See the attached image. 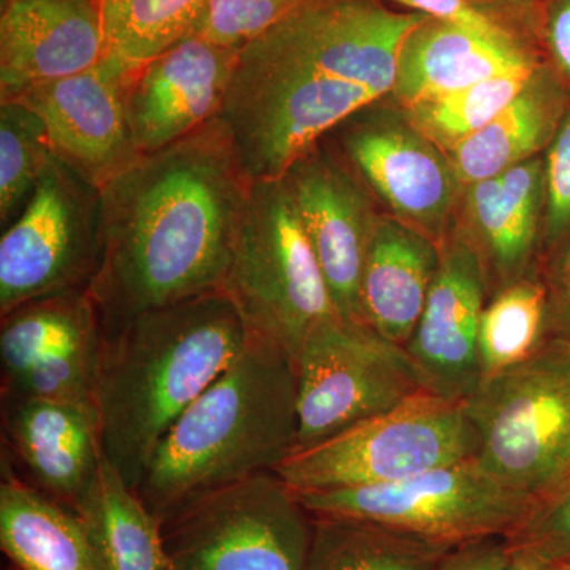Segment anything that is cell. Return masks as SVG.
I'll use <instances>...</instances> for the list:
<instances>
[{"instance_id": "12", "label": "cell", "mask_w": 570, "mask_h": 570, "mask_svg": "<svg viewBox=\"0 0 570 570\" xmlns=\"http://www.w3.org/2000/svg\"><path fill=\"white\" fill-rule=\"evenodd\" d=\"M344 159L395 213L441 245L452 230L460 183L449 154L400 116L363 108L341 122Z\"/></svg>"}, {"instance_id": "23", "label": "cell", "mask_w": 570, "mask_h": 570, "mask_svg": "<svg viewBox=\"0 0 570 570\" xmlns=\"http://www.w3.org/2000/svg\"><path fill=\"white\" fill-rule=\"evenodd\" d=\"M568 105L566 92L553 77L535 70L497 118L449 153L463 187L538 156L557 135Z\"/></svg>"}, {"instance_id": "24", "label": "cell", "mask_w": 570, "mask_h": 570, "mask_svg": "<svg viewBox=\"0 0 570 570\" xmlns=\"http://www.w3.org/2000/svg\"><path fill=\"white\" fill-rule=\"evenodd\" d=\"M75 512L102 570H171L159 520L107 456Z\"/></svg>"}, {"instance_id": "35", "label": "cell", "mask_w": 570, "mask_h": 570, "mask_svg": "<svg viewBox=\"0 0 570 570\" xmlns=\"http://www.w3.org/2000/svg\"><path fill=\"white\" fill-rule=\"evenodd\" d=\"M400 6L407 7L426 14L433 20L449 22L471 31L487 33V36H504L498 24H494L489 17L472 7L468 0H393Z\"/></svg>"}, {"instance_id": "7", "label": "cell", "mask_w": 570, "mask_h": 570, "mask_svg": "<svg viewBox=\"0 0 570 570\" xmlns=\"http://www.w3.org/2000/svg\"><path fill=\"white\" fill-rule=\"evenodd\" d=\"M479 439L464 403L423 392L311 448L275 469L296 494L385 485L431 469L474 460Z\"/></svg>"}, {"instance_id": "4", "label": "cell", "mask_w": 570, "mask_h": 570, "mask_svg": "<svg viewBox=\"0 0 570 570\" xmlns=\"http://www.w3.org/2000/svg\"><path fill=\"white\" fill-rule=\"evenodd\" d=\"M296 433L294 356L247 333L235 362L165 434L135 491L160 523L190 499L275 472L294 452Z\"/></svg>"}, {"instance_id": "28", "label": "cell", "mask_w": 570, "mask_h": 570, "mask_svg": "<svg viewBox=\"0 0 570 570\" xmlns=\"http://www.w3.org/2000/svg\"><path fill=\"white\" fill-rule=\"evenodd\" d=\"M538 69L499 75L468 88L420 100L401 110L420 134L449 154L497 118Z\"/></svg>"}, {"instance_id": "9", "label": "cell", "mask_w": 570, "mask_h": 570, "mask_svg": "<svg viewBox=\"0 0 570 570\" xmlns=\"http://www.w3.org/2000/svg\"><path fill=\"white\" fill-rule=\"evenodd\" d=\"M298 433L294 450L387 414L425 392L406 347L363 322L330 314L295 355Z\"/></svg>"}, {"instance_id": "2", "label": "cell", "mask_w": 570, "mask_h": 570, "mask_svg": "<svg viewBox=\"0 0 570 570\" xmlns=\"http://www.w3.org/2000/svg\"><path fill=\"white\" fill-rule=\"evenodd\" d=\"M426 14L373 0H311L243 48L219 118L253 181L283 178L341 122L392 94Z\"/></svg>"}, {"instance_id": "37", "label": "cell", "mask_w": 570, "mask_h": 570, "mask_svg": "<svg viewBox=\"0 0 570 570\" xmlns=\"http://www.w3.org/2000/svg\"><path fill=\"white\" fill-rule=\"evenodd\" d=\"M551 336L570 341V243L546 265Z\"/></svg>"}, {"instance_id": "18", "label": "cell", "mask_w": 570, "mask_h": 570, "mask_svg": "<svg viewBox=\"0 0 570 570\" xmlns=\"http://www.w3.org/2000/svg\"><path fill=\"white\" fill-rule=\"evenodd\" d=\"M3 409V436L31 485L75 512L105 455L96 404L7 397Z\"/></svg>"}, {"instance_id": "26", "label": "cell", "mask_w": 570, "mask_h": 570, "mask_svg": "<svg viewBox=\"0 0 570 570\" xmlns=\"http://www.w3.org/2000/svg\"><path fill=\"white\" fill-rule=\"evenodd\" d=\"M104 333L88 292L43 296L2 316L0 360L3 382L21 376L45 355Z\"/></svg>"}, {"instance_id": "34", "label": "cell", "mask_w": 570, "mask_h": 570, "mask_svg": "<svg viewBox=\"0 0 570 570\" xmlns=\"http://www.w3.org/2000/svg\"><path fill=\"white\" fill-rule=\"evenodd\" d=\"M570 243V100L546 159V216L542 246L547 262Z\"/></svg>"}, {"instance_id": "16", "label": "cell", "mask_w": 570, "mask_h": 570, "mask_svg": "<svg viewBox=\"0 0 570 570\" xmlns=\"http://www.w3.org/2000/svg\"><path fill=\"white\" fill-rule=\"evenodd\" d=\"M238 55L187 36L135 69L126 107L141 156L183 140L220 115Z\"/></svg>"}, {"instance_id": "19", "label": "cell", "mask_w": 570, "mask_h": 570, "mask_svg": "<svg viewBox=\"0 0 570 570\" xmlns=\"http://www.w3.org/2000/svg\"><path fill=\"white\" fill-rule=\"evenodd\" d=\"M466 189L469 228L460 232L482 261L491 296L538 272L546 160L532 157Z\"/></svg>"}, {"instance_id": "25", "label": "cell", "mask_w": 570, "mask_h": 570, "mask_svg": "<svg viewBox=\"0 0 570 570\" xmlns=\"http://www.w3.org/2000/svg\"><path fill=\"white\" fill-rule=\"evenodd\" d=\"M452 549L374 521L314 515L305 570H436Z\"/></svg>"}, {"instance_id": "31", "label": "cell", "mask_w": 570, "mask_h": 570, "mask_svg": "<svg viewBox=\"0 0 570 570\" xmlns=\"http://www.w3.org/2000/svg\"><path fill=\"white\" fill-rule=\"evenodd\" d=\"M102 341L100 333L45 355L21 376L3 382V396L94 403Z\"/></svg>"}, {"instance_id": "36", "label": "cell", "mask_w": 570, "mask_h": 570, "mask_svg": "<svg viewBox=\"0 0 570 570\" xmlns=\"http://www.w3.org/2000/svg\"><path fill=\"white\" fill-rule=\"evenodd\" d=\"M510 557L505 538L460 543L442 558L436 570H504Z\"/></svg>"}, {"instance_id": "38", "label": "cell", "mask_w": 570, "mask_h": 570, "mask_svg": "<svg viewBox=\"0 0 570 570\" xmlns=\"http://www.w3.org/2000/svg\"><path fill=\"white\" fill-rule=\"evenodd\" d=\"M549 40L558 66L570 77V0H558L551 10Z\"/></svg>"}, {"instance_id": "17", "label": "cell", "mask_w": 570, "mask_h": 570, "mask_svg": "<svg viewBox=\"0 0 570 570\" xmlns=\"http://www.w3.org/2000/svg\"><path fill=\"white\" fill-rule=\"evenodd\" d=\"M108 52L100 0H6L0 100L91 69Z\"/></svg>"}, {"instance_id": "41", "label": "cell", "mask_w": 570, "mask_h": 570, "mask_svg": "<svg viewBox=\"0 0 570 570\" xmlns=\"http://www.w3.org/2000/svg\"><path fill=\"white\" fill-rule=\"evenodd\" d=\"M2 2H6V0H2Z\"/></svg>"}, {"instance_id": "6", "label": "cell", "mask_w": 570, "mask_h": 570, "mask_svg": "<svg viewBox=\"0 0 570 570\" xmlns=\"http://www.w3.org/2000/svg\"><path fill=\"white\" fill-rule=\"evenodd\" d=\"M220 292L249 335L275 341L294 362L307 330L336 314L284 176L253 181Z\"/></svg>"}, {"instance_id": "14", "label": "cell", "mask_w": 570, "mask_h": 570, "mask_svg": "<svg viewBox=\"0 0 570 570\" xmlns=\"http://www.w3.org/2000/svg\"><path fill=\"white\" fill-rule=\"evenodd\" d=\"M337 316L362 322L360 281L379 219L346 159L322 140L285 171Z\"/></svg>"}, {"instance_id": "1", "label": "cell", "mask_w": 570, "mask_h": 570, "mask_svg": "<svg viewBox=\"0 0 570 570\" xmlns=\"http://www.w3.org/2000/svg\"><path fill=\"white\" fill-rule=\"evenodd\" d=\"M250 186L219 116L104 186L102 262L88 291L104 333L223 291Z\"/></svg>"}, {"instance_id": "33", "label": "cell", "mask_w": 570, "mask_h": 570, "mask_svg": "<svg viewBox=\"0 0 570 570\" xmlns=\"http://www.w3.org/2000/svg\"><path fill=\"white\" fill-rule=\"evenodd\" d=\"M505 539L512 549L528 551L557 568H570V482L538 502Z\"/></svg>"}, {"instance_id": "8", "label": "cell", "mask_w": 570, "mask_h": 570, "mask_svg": "<svg viewBox=\"0 0 570 570\" xmlns=\"http://www.w3.org/2000/svg\"><path fill=\"white\" fill-rule=\"evenodd\" d=\"M160 530L174 570H305L314 515L261 472L184 502Z\"/></svg>"}, {"instance_id": "11", "label": "cell", "mask_w": 570, "mask_h": 570, "mask_svg": "<svg viewBox=\"0 0 570 570\" xmlns=\"http://www.w3.org/2000/svg\"><path fill=\"white\" fill-rule=\"evenodd\" d=\"M104 254L102 190L52 157L0 238V316L43 296L88 292Z\"/></svg>"}, {"instance_id": "30", "label": "cell", "mask_w": 570, "mask_h": 570, "mask_svg": "<svg viewBox=\"0 0 570 570\" xmlns=\"http://www.w3.org/2000/svg\"><path fill=\"white\" fill-rule=\"evenodd\" d=\"M43 119L18 100H0V225L18 216L52 159Z\"/></svg>"}, {"instance_id": "20", "label": "cell", "mask_w": 570, "mask_h": 570, "mask_svg": "<svg viewBox=\"0 0 570 570\" xmlns=\"http://www.w3.org/2000/svg\"><path fill=\"white\" fill-rule=\"evenodd\" d=\"M538 69L519 45L428 18L404 41L392 94L401 108L499 75Z\"/></svg>"}, {"instance_id": "29", "label": "cell", "mask_w": 570, "mask_h": 570, "mask_svg": "<svg viewBox=\"0 0 570 570\" xmlns=\"http://www.w3.org/2000/svg\"><path fill=\"white\" fill-rule=\"evenodd\" d=\"M205 0H100L108 50L134 66L189 36Z\"/></svg>"}, {"instance_id": "39", "label": "cell", "mask_w": 570, "mask_h": 570, "mask_svg": "<svg viewBox=\"0 0 570 570\" xmlns=\"http://www.w3.org/2000/svg\"><path fill=\"white\" fill-rule=\"evenodd\" d=\"M509 543V542H508ZM510 547V546H509ZM504 570H562L557 566H551L549 562L539 560L534 554L528 551L512 549L510 547V557Z\"/></svg>"}, {"instance_id": "32", "label": "cell", "mask_w": 570, "mask_h": 570, "mask_svg": "<svg viewBox=\"0 0 570 570\" xmlns=\"http://www.w3.org/2000/svg\"><path fill=\"white\" fill-rule=\"evenodd\" d=\"M307 2L309 0H205L189 36L242 51Z\"/></svg>"}, {"instance_id": "21", "label": "cell", "mask_w": 570, "mask_h": 570, "mask_svg": "<svg viewBox=\"0 0 570 570\" xmlns=\"http://www.w3.org/2000/svg\"><path fill=\"white\" fill-rule=\"evenodd\" d=\"M441 262V245L393 216H379L360 281L362 322L406 347Z\"/></svg>"}, {"instance_id": "22", "label": "cell", "mask_w": 570, "mask_h": 570, "mask_svg": "<svg viewBox=\"0 0 570 570\" xmlns=\"http://www.w3.org/2000/svg\"><path fill=\"white\" fill-rule=\"evenodd\" d=\"M0 547L13 570H102L77 512L22 482L3 463Z\"/></svg>"}, {"instance_id": "3", "label": "cell", "mask_w": 570, "mask_h": 570, "mask_svg": "<svg viewBox=\"0 0 570 570\" xmlns=\"http://www.w3.org/2000/svg\"><path fill=\"white\" fill-rule=\"evenodd\" d=\"M247 330L223 292L138 314L104 333L94 403L105 456L137 490L179 415L235 362Z\"/></svg>"}, {"instance_id": "40", "label": "cell", "mask_w": 570, "mask_h": 570, "mask_svg": "<svg viewBox=\"0 0 570 570\" xmlns=\"http://www.w3.org/2000/svg\"><path fill=\"white\" fill-rule=\"evenodd\" d=\"M562 570H570V568H561Z\"/></svg>"}, {"instance_id": "15", "label": "cell", "mask_w": 570, "mask_h": 570, "mask_svg": "<svg viewBox=\"0 0 570 570\" xmlns=\"http://www.w3.org/2000/svg\"><path fill=\"white\" fill-rule=\"evenodd\" d=\"M490 298L479 254L460 230L441 243V262L406 351L423 390L464 403L482 382L479 326Z\"/></svg>"}, {"instance_id": "42", "label": "cell", "mask_w": 570, "mask_h": 570, "mask_svg": "<svg viewBox=\"0 0 570 570\" xmlns=\"http://www.w3.org/2000/svg\"><path fill=\"white\" fill-rule=\"evenodd\" d=\"M171 570H174V569H171Z\"/></svg>"}, {"instance_id": "5", "label": "cell", "mask_w": 570, "mask_h": 570, "mask_svg": "<svg viewBox=\"0 0 570 570\" xmlns=\"http://www.w3.org/2000/svg\"><path fill=\"white\" fill-rule=\"evenodd\" d=\"M475 461L534 505L570 482V341L551 336L530 358L483 379L464 401Z\"/></svg>"}, {"instance_id": "27", "label": "cell", "mask_w": 570, "mask_h": 570, "mask_svg": "<svg viewBox=\"0 0 570 570\" xmlns=\"http://www.w3.org/2000/svg\"><path fill=\"white\" fill-rule=\"evenodd\" d=\"M550 298L539 272L490 296L479 326L483 379L530 358L550 340Z\"/></svg>"}, {"instance_id": "13", "label": "cell", "mask_w": 570, "mask_h": 570, "mask_svg": "<svg viewBox=\"0 0 570 570\" xmlns=\"http://www.w3.org/2000/svg\"><path fill=\"white\" fill-rule=\"evenodd\" d=\"M137 67L110 51L91 69L2 100H18L36 111L47 126L52 156L102 189L141 156L126 107Z\"/></svg>"}, {"instance_id": "10", "label": "cell", "mask_w": 570, "mask_h": 570, "mask_svg": "<svg viewBox=\"0 0 570 570\" xmlns=\"http://www.w3.org/2000/svg\"><path fill=\"white\" fill-rule=\"evenodd\" d=\"M296 497L316 517L374 521L449 547L508 538L534 508L530 498L487 474L475 459L385 485Z\"/></svg>"}]
</instances>
